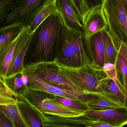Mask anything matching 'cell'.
Masks as SVG:
<instances>
[{
    "mask_svg": "<svg viewBox=\"0 0 127 127\" xmlns=\"http://www.w3.org/2000/svg\"><path fill=\"white\" fill-rule=\"evenodd\" d=\"M103 95L104 97L124 106V87L119 78L116 79L108 78L105 87Z\"/></svg>",
    "mask_w": 127,
    "mask_h": 127,
    "instance_id": "16",
    "label": "cell"
},
{
    "mask_svg": "<svg viewBox=\"0 0 127 127\" xmlns=\"http://www.w3.org/2000/svg\"><path fill=\"white\" fill-rule=\"evenodd\" d=\"M18 105L21 115L30 127H45L39 112L26 99L19 96Z\"/></svg>",
    "mask_w": 127,
    "mask_h": 127,
    "instance_id": "13",
    "label": "cell"
},
{
    "mask_svg": "<svg viewBox=\"0 0 127 127\" xmlns=\"http://www.w3.org/2000/svg\"><path fill=\"white\" fill-rule=\"evenodd\" d=\"M40 27L38 39L32 56V63L53 61L62 30L59 13L50 16Z\"/></svg>",
    "mask_w": 127,
    "mask_h": 127,
    "instance_id": "2",
    "label": "cell"
},
{
    "mask_svg": "<svg viewBox=\"0 0 127 127\" xmlns=\"http://www.w3.org/2000/svg\"><path fill=\"white\" fill-rule=\"evenodd\" d=\"M122 82L124 87V101L123 105L127 111V85L124 82L122 81Z\"/></svg>",
    "mask_w": 127,
    "mask_h": 127,
    "instance_id": "32",
    "label": "cell"
},
{
    "mask_svg": "<svg viewBox=\"0 0 127 127\" xmlns=\"http://www.w3.org/2000/svg\"><path fill=\"white\" fill-rule=\"evenodd\" d=\"M53 97L56 101L66 107L84 111L90 110L86 103L82 101L55 95Z\"/></svg>",
    "mask_w": 127,
    "mask_h": 127,
    "instance_id": "22",
    "label": "cell"
},
{
    "mask_svg": "<svg viewBox=\"0 0 127 127\" xmlns=\"http://www.w3.org/2000/svg\"><path fill=\"white\" fill-rule=\"evenodd\" d=\"M57 4L67 22L74 27L81 30L82 29L83 30L82 24L69 0H57Z\"/></svg>",
    "mask_w": 127,
    "mask_h": 127,
    "instance_id": "18",
    "label": "cell"
},
{
    "mask_svg": "<svg viewBox=\"0 0 127 127\" xmlns=\"http://www.w3.org/2000/svg\"></svg>",
    "mask_w": 127,
    "mask_h": 127,
    "instance_id": "35",
    "label": "cell"
},
{
    "mask_svg": "<svg viewBox=\"0 0 127 127\" xmlns=\"http://www.w3.org/2000/svg\"><path fill=\"white\" fill-rule=\"evenodd\" d=\"M45 0H18L6 17L5 26L17 23H26L29 25L34 18Z\"/></svg>",
    "mask_w": 127,
    "mask_h": 127,
    "instance_id": "8",
    "label": "cell"
},
{
    "mask_svg": "<svg viewBox=\"0 0 127 127\" xmlns=\"http://www.w3.org/2000/svg\"><path fill=\"white\" fill-rule=\"evenodd\" d=\"M83 116L114 126L123 127L127 125V111L125 107L104 110H88L84 113Z\"/></svg>",
    "mask_w": 127,
    "mask_h": 127,
    "instance_id": "11",
    "label": "cell"
},
{
    "mask_svg": "<svg viewBox=\"0 0 127 127\" xmlns=\"http://www.w3.org/2000/svg\"><path fill=\"white\" fill-rule=\"evenodd\" d=\"M45 127H90L85 125H73L64 123H44Z\"/></svg>",
    "mask_w": 127,
    "mask_h": 127,
    "instance_id": "31",
    "label": "cell"
},
{
    "mask_svg": "<svg viewBox=\"0 0 127 127\" xmlns=\"http://www.w3.org/2000/svg\"><path fill=\"white\" fill-rule=\"evenodd\" d=\"M24 25L17 23L1 27L0 29V50L10 44L19 34Z\"/></svg>",
    "mask_w": 127,
    "mask_h": 127,
    "instance_id": "17",
    "label": "cell"
},
{
    "mask_svg": "<svg viewBox=\"0 0 127 127\" xmlns=\"http://www.w3.org/2000/svg\"><path fill=\"white\" fill-rule=\"evenodd\" d=\"M73 9L77 14L81 23L87 12L91 8L86 0H69Z\"/></svg>",
    "mask_w": 127,
    "mask_h": 127,
    "instance_id": "24",
    "label": "cell"
},
{
    "mask_svg": "<svg viewBox=\"0 0 127 127\" xmlns=\"http://www.w3.org/2000/svg\"><path fill=\"white\" fill-rule=\"evenodd\" d=\"M0 127H14L10 118L0 110Z\"/></svg>",
    "mask_w": 127,
    "mask_h": 127,
    "instance_id": "29",
    "label": "cell"
},
{
    "mask_svg": "<svg viewBox=\"0 0 127 127\" xmlns=\"http://www.w3.org/2000/svg\"><path fill=\"white\" fill-rule=\"evenodd\" d=\"M20 33L7 46L0 50V79H5L14 58L15 50Z\"/></svg>",
    "mask_w": 127,
    "mask_h": 127,
    "instance_id": "14",
    "label": "cell"
},
{
    "mask_svg": "<svg viewBox=\"0 0 127 127\" xmlns=\"http://www.w3.org/2000/svg\"><path fill=\"white\" fill-rule=\"evenodd\" d=\"M86 104L89 110H104L124 107L122 105L103 96H99L96 99L87 102Z\"/></svg>",
    "mask_w": 127,
    "mask_h": 127,
    "instance_id": "19",
    "label": "cell"
},
{
    "mask_svg": "<svg viewBox=\"0 0 127 127\" xmlns=\"http://www.w3.org/2000/svg\"><path fill=\"white\" fill-rule=\"evenodd\" d=\"M101 4L108 33L127 46V17L125 0H103Z\"/></svg>",
    "mask_w": 127,
    "mask_h": 127,
    "instance_id": "4",
    "label": "cell"
},
{
    "mask_svg": "<svg viewBox=\"0 0 127 127\" xmlns=\"http://www.w3.org/2000/svg\"><path fill=\"white\" fill-rule=\"evenodd\" d=\"M113 45L116 52L122 55L127 62V46L124 44L111 37Z\"/></svg>",
    "mask_w": 127,
    "mask_h": 127,
    "instance_id": "28",
    "label": "cell"
},
{
    "mask_svg": "<svg viewBox=\"0 0 127 127\" xmlns=\"http://www.w3.org/2000/svg\"><path fill=\"white\" fill-rule=\"evenodd\" d=\"M101 33L104 50V64L110 63L116 65L117 54L110 37L107 30L102 32Z\"/></svg>",
    "mask_w": 127,
    "mask_h": 127,
    "instance_id": "20",
    "label": "cell"
},
{
    "mask_svg": "<svg viewBox=\"0 0 127 127\" xmlns=\"http://www.w3.org/2000/svg\"><path fill=\"white\" fill-rule=\"evenodd\" d=\"M24 69L34 73L50 85L67 90L87 91L74 84L64 75L55 61L31 63L25 66Z\"/></svg>",
    "mask_w": 127,
    "mask_h": 127,
    "instance_id": "5",
    "label": "cell"
},
{
    "mask_svg": "<svg viewBox=\"0 0 127 127\" xmlns=\"http://www.w3.org/2000/svg\"><path fill=\"white\" fill-rule=\"evenodd\" d=\"M59 13L57 0H46L34 18L29 25L32 31L37 30L48 17Z\"/></svg>",
    "mask_w": 127,
    "mask_h": 127,
    "instance_id": "15",
    "label": "cell"
},
{
    "mask_svg": "<svg viewBox=\"0 0 127 127\" xmlns=\"http://www.w3.org/2000/svg\"><path fill=\"white\" fill-rule=\"evenodd\" d=\"M81 23L85 41L89 40L97 33L107 30V24L102 13L101 3L91 7Z\"/></svg>",
    "mask_w": 127,
    "mask_h": 127,
    "instance_id": "10",
    "label": "cell"
},
{
    "mask_svg": "<svg viewBox=\"0 0 127 127\" xmlns=\"http://www.w3.org/2000/svg\"><path fill=\"white\" fill-rule=\"evenodd\" d=\"M40 113L62 117L83 116L85 111L64 107L54 99V95L42 91L28 90L23 96Z\"/></svg>",
    "mask_w": 127,
    "mask_h": 127,
    "instance_id": "6",
    "label": "cell"
},
{
    "mask_svg": "<svg viewBox=\"0 0 127 127\" xmlns=\"http://www.w3.org/2000/svg\"><path fill=\"white\" fill-rule=\"evenodd\" d=\"M19 96L0 98V110L11 120L14 127H30L21 115L18 105Z\"/></svg>",
    "mask_w": 127,
    "mask_h": 127,
    "instance_id": "12",
    "label": "cell"
},
{
    "mask_svg": "<svg viewBox=\"0 0 127 127\" xmlns=\"http://www.w3.org/2000/svg\"><path fill=\"white\" fill-rule=\"evenodd\" d=\"M58 8L62 30L54 61L70 67H85L94 70H102L92 62L85 50L84 32L72 26Z\"/></svg>",
    "mask_w": 127,
    "mask_h": 127,
    "instance_id": "1",
    "label": "cell"
},
{
    "mask_svg": "<svg viewBox=\"0 0 127 127\" xmlns=\"http://www.w3.org/2000/svg\"><path fill=\"white\" fill-rule=\"evenodd\" d=\"M56 63L62 73L74 84L91 93L104 97L103 93L108 78L102 69L70 67Z\"/></svg>",
    "mask_w": 127,
    "mask_h": 127,
    "instance_id": "3",
    "label": "cell"
},
{
    "mask_svg": "<svg viewBox=\"0 0 127 127\" xmlns=\"http://www.w3.org/2000/svg\"><path fill=\"white\" fill-rule=\"evenodd\" d=\"M29 78L27 87L31 90L42 91L58 96L70 98L87 103L96 99L99 96L87 91L77 92L64 90L48 84L34 73L24 69V73Z\"/></svg>",
    "mask_w": 127,
    "mask_h": 127,
    "instance_id": "7",
    "label": "cell"
},
{
    "mask_svg": "<svg viewBox=\"0 0 127 127\" xmlns=\"http://www.w3.org/2000/svg\"><path fill=\"white\" fill-rule=\"evenodd\" d=\"M94 36L93 44L95 62L99 68H102L104 64V50L101 32Z\"/></svg>",
    "mask_w": 127,
    "mask_h": 127,
    "instance_id": "21",
    "label": "cell"
},
{
    "mask_svg": "<svg viewBox=\"0 0 127 127\" xmlns=\"http://www.w3.org/2000/svg\"><path fill=\"white\" fill-rule=\"evenodd\" d=\"M116 53V66L122 76V81L127 85V62L122 55Z\"/></svg>",
    "mask_w": 127,
    "mask_h": 127,
    "instance_id": "25",
    "label": "cell"
},
{
    "mask_svg": "<svg viewBox=\"0 0 127 127\" xmlns=\"http://www.w3.org/2000/svg\"><path fill=\"white\" fill-rule=\"evenodd\" d=\"M36 31H32L29 26H24L21 30L15 50L13 61L5 79L23 74L24 58Z\"/></svg>",
    "mask_w": 127,
    "mask_h": 127,
    "instance_id": "9",
    "label": "cell"
},
{
    "mask_svg": "<svg viewBox=\"0 0 127 127\" xmlns=\"http://www.w3.org/2000/svg\"><path fill=\"white\" fill-rule=\"evenodd\" d=\"M88 119L86 123V125L90 127H120L119 126L111 125L96 120H92Z\"/></svg>",
    "mask_w": 127,
    "mask_h": 127,
    "instance_id": "30",
    "label": "cell"
},
{
    "mask_svg": "<svg viewBox=\"0 0 127 127\" xmlns=\"http://www.w3.org/2000/svg\"><path fill=\"white\" fill-rule=\"evenodd\" d=\"M102 70L107 77L110 79H116L118 77V70L116 66L112 63L105 64L102 67Z\"/></svg>",
    "mask_w": 127,
    "mask_h": 127,
    "instance_id": "27",
    "label": "cell"
},
{
    "mask_svg": "<svg viewBox=\"0 0 127 127\" xmlns=\"http://www.w3.org/2000/svg\"><path fill=\"white\" fill-rule=\"evenodd\" d=\"M18 0H0V20L6 17L7 12L10 11L14 7Z\"/></svg>",
    "mask_w": 127,
    "mask_h": 127,
    "instance_id": "26",
    "label": "cell"
},
{
    "mask_svg": "<svg viewBox=\"0 0 127 127\" xmlns=\"http://www.w3.org/2000/svg\"><path fill=\"white\" fill-rule=\"evenodd\" d=\"M125 7L126 13L127 17V0H125Z\"/></svg>",
    "mask_w": 127,
    "mask_h": 127,
    "instance_id": "34",
    "label": "cell"
},
{
    "mask_svg": "<svg viewBox=\"0 0 127 127\" xmlns=\"http://www.w3.org/2000/svg\"><path fill=\"white\" fill-rule=\"evenodd\" d=\"M21 78L23 81V84L25 87H27L29 82V78L27 75L23 73L21 75Z\"/></svg>",
    "mask_w": 127,
    "mask_h": 127,
    "instance_id": "33",
    "label": "cell"
},
{
    "mask_svg": "<svg viewBox=\"0 0 127 127\" xmlns=\"http://www.w3.org/2000/svg\"><path fill=\"white\" fill-rule=\"evenodd\" d=\"M21 75L20 74L11 78L5 80L12 90L20 96H23L29 90L27 87L24 85Z\"/></svg>",
    "mask_w": 127,
    "mask_h": 127,
    "instance_id": "23",
    "label": "cell"
}]
</instances>
